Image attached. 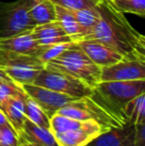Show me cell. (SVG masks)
<instances>
[{
	"label": "cell",
	"mask_w": 145,
	"mask_h": 146,
	"mask_svg": "<svg viewBox=\"0 0 145 146\" xmlns=\"http://www.w3.org/2000/svg\"><path fill=\"white\" fill-rule=\"evenodd\" d=\"M95 8L99 21L81 40L97 41L115 50L123 59L145 62V37L130 25L123 13L117 11L109 0H101Z\"/></svg>",
	"instance_id": "6da1fadb"
},
{
	"label": "cell",
	"mask_w": 145,
	"mask_h": 146,
	"mask_svg": "<svg viewBox=\"0 0 145 146\" xmlns=\"http://www.w3.org/2000/svg\"><path fill=\"white\" fill-rule=\"evenodd\" d=\"M144 92L145 80L99 82L89 98L122 124H126L123 117L124 106Z\"/></svg>",
	"instance_id": "7a4b0ae2"
},
{
	"label": "cell",
	"mask_w": 145,
	"mask_h": 146,
	"mask_svg": "<svg viewBox=\"0 0 145 146\" xmlns=\"http://www.w3.org/2000/svg\"><path fill=\"white\" fill-rule=\"evenodd\" d=\"M50 129L60 146H87L109 127L95 120H77L56 113L50 118Z\"/></svg>",
	"instance_id": "3957f363"
},
{
	"label": "cell",
	"mask_w": 145,
	"mask_h": 146,
	"mask_svg": "<svg viewBox=\"0 0 145 146\" xmlns=\"http://www.w3.org/2000/svg\"><path fill=\"white\" fill-rule=\"evenodd\" d=\"M45 67L77 78L93 88L101 82V68L95 65L73 42L61 54L47 62Z\"/></svg>",
	"instance_id": "277c9868"
},
{
	"label": "cell",
	"mask_w": 145,
	"mask_h": 146,
	"mask_svg": "<svg viewBox=\"0 0 145 146\" xmlns=\"http://www.w3.org/2000/svg\"><path fill=\"white\" fill-rule=\"evenodd\" d=\"M37 0H16L0 2V39L29 33L36 24L29 15V9Z\"/></svg>",
	"instance_id": "5b68a950"
},
{
	"label": "cell",
	"mask_w": 145,
	"mask_h": 146,
	"mask_svg": "<svg viewBox=\"0 0 145 146\" xmlns=\"http://www.w3.org/2000/svg\"><path fill=\"white\" fill-rule=\"evenodd\" d=\"M44 68L38 57L0 50V69L19 85L32 84Z\"/></svg>",
	"instance_id": "8992f818"
},
{
	"label": "cell",
	"mask_w": 145,
	"mask_h": 146,
	"mask_svg": "<svg viewBox=\"0 0 145 146\" xmlns=\"http://www.w3.org/2000/svg\"><path fill=\"white\" fill-rule=\"evenodd\" d=\"M32 84L67 94L75 98L91 96L93 88L75 77L61 71L45 67Z\"/></svg>",
	"instance_id": "52a82bcc"
},
{
	"label": "cell",
	"mask_w": 145,
	"mask_h": 146,
	"mask_svg": "<svg viewBox=\"0 0 145 146\" xmlns=\"http://www.w3.org/2000/svg\"><path fill=\"white\" fill-rule=\"evenodd\" d=\"M57 113L77 120H95L109 128L124 125L107 110L95 104L89 96L75 98L61 108Z\"/></svg>",
	"instance_id": "ba28073f"
},
{
	"label": "cell",
	"mask_w": 145,
	"mask_h": 146,
	"mask_svg": "<svg viewBox=\"0 0 145 146\" xmlns=\"http://www.w3.org/2000/svg\"><path fill=\"white\" fill-rule=\"evenodd\" d=\"M20 87L30 98L40 106L50 118L56 114L61 108L75 100L70 96L34 84H21Z\"/></svg>",
	"instance_id": "9c48e42d"
},
{
	"label": "cell",
	"mask_w": 145,
	"mask_h": 146,
	"mask_svg": "<svg viewBox=\"0 0 145 146\" xmlns=\"http://www.w3.org/2000/svg\"><path fill=\"white\" fill-rule=\"evenodd\" d=\"M145 80V62L122 59L110 66L103 67L101 82Z\"/></svg>",
	"instance_id": "30bf717a"
},
{
	"label": "cell",
	"mask_w": 145,
	"mask_h": 146,
	"mask_svg": "<svg viewBox=\"0 0 145 146\" xmlns=\"http://www.w3.org/2000/svg\"><path fill=\"white\" fill-rule=\"evenodd\" d=\"M81 50L83 51L95 65L99 67H107L123 59V57L115 50L107 47V45L93 40H79L73 42Z\"/></svg>",
	"instance_id": "8fae6325"
},
{
	"label": "cell",
	"mask_w": 145,
	"mask_h": 146,
	"mask_svg": "<svg viewBox=\"0 0 145 146\" xmlns=\"http://www.w3.org/2000/svg\"><path fill=\"white\" fill-rule=\"evenodd\" d=\"M135 125L126 124L110 127L91 141L87 146H134Z\"/></svg>",
	"instance_id": "7c38bea8"
},
{
	"label": "cell",
	"mask_w": 145,
	"mask_h": 146,
	"mask_svg": "<svg viewBox=\"0 0 145 146\" xmlns=\"http://www.w3.org/2000/svg\"><path fill=\"white\" fill-rule=\"evenodd\" d=\"M45 46L39 45L31 36V32L23 33L9 38L0 39V50L10 51L23 55L40 57Z\"/></svg>",
	"instance_id": "4fadbf2b"
},
{
	"label": "cell",
	"mask_w": 145,
	"mask_h": 146,
	"mask_svg": "<svg viewBox=\"0 0 145 146\" xmlns=\"http://www.w3.org/2000/svg\"><path fill=\"white\" fill-rule=\"evenodd\" d=\"M33 39L42 46L72 43V38L66 33L57 21L35 26L31 31Z\"/></svg>",
	"instance_id": "5bb4252c"
},
{
	"label": "cell",
	"mask_w": 145,
	"mask_h": 146,
	"mask_svg": "<svg viewBox=\"0 0 145 146\" xmlns=\"http://www.w3.org/2000/svg\"><path fill=\"white\" fill-rule=\"evenodd\" d=\"M25 96V92L9 96L1 108V110L5 114L8 122L13 126V128L17 131L19 135L22 133L24 121L26 119L25 106H24Z\"/></svg>",
	"instance_id": "9a60e30c"
},
{
	"label": "cell",
	"mask_w": 145,
	"mask_h": 146,
	"mask_svg": "<svg viewBox=\"0 0 145 146\" xmlns=\"http://www.w3.org/2000/svg\"><path fill=\"white\" fill-rule=\"evenodd\" d=\"M20 137L39 146H60L50 128L39 126L27 118L24 121Z\"/></svg>",
	"instance_id": "2e32d148"
},
{
	"label": "cell",
	"mask_w": 145,
	"mask_h": 146,
	"mask_svg": "<svg viewBox=\"0 0 145 146\" xmlns=\"http://www.w3.org/2000/svg\"><path fill=\"white\" fill-rule=\"evenodd\" d=\"M55 8H56V21L72 38L73 42L81 40L83 36V33L75 20L72 10L59 5H55Z\"/></svg>",
	"instance_id": "e0dca14e"
},
{
	"label": "cell",
	"mask_w": 145,
	"mask_h": 146,
	"mask_svg": "<svg viewBox=\"0 0 145 146\" xmlns=\"http://www.w3.org/2000/svg\"><path fill=\"white\" fill-rule=\"evenodd\" d=\"M29 15L37 25L56 21V8L51 0H37L29 9Z\"/></svg>",
	"instance_id": "ac0fdd59"
},
{
	"label": "cell",
	"mask_w": 145,
	"mask_h": 146,
	"mask_svg": "<svg viewBox=\"0 0 145 146\" xmlns=\"http://www.w3.org/2000/svg\"><path fill=\"white\" fill-rule=\"evenodd\" d=\"M145 92L132 98L123 108V117L125 123L138 125L145 123Z\"/></svg>",
	"instance_id": "d6986e66"
},
{
	"label": "cell",
	"mask_w": 145,
	"mask_h": 146,
	"mask_svg": "<svg viewBox=\"0 0 145 146\" xmlns=\"http://www.w3.org/2000/svg\"><path fill=\"white\" fill-rule=\"evenodd\" d=\"M72 12H73V16H75V20H77V23H79V27L83 30V38L93 29V27H95V24L97 23V21H99V11H97L95 7V8H83V9H79V10H72Z\"/></svg>",
	"instance_id": "ffe728a7"
},
{
	"label": "cell",
	"mask_w": 145,
	"mask_h": 146,
	"mask_svg": "<svg viewBox=\"0 0 145 146\" xmlns=\"http://www.w3.org/2000/svg\"><path fill=\"white\" fill-rule=\"evenodd\" d=\"M25 116L35 124L44 128H50V117L40 108L37 102L26 94L25 96Z\"/></svg>",
	"instance_id": "44dd1931"
},
{
	"label": "cell",
	"mask_w": 145,
	"mask_h": 146,
	"mask_svg": "<svg viewBox=\"0 0 145 146\" xmlns=\"http://www.w3.org/2000/svg\"><path fill=\"white\" fill-rule=\"evenodd\" d=\"M117 11L131 13L140 17L145 16V0H109Z\"/></svg>",
	"instance_id": "7402d4cb"
},
{
	"label": "cell",
	"mask_w": 145,
	"mask_h": 146,
	"mask_svg": "<svg viewBox=\"0 0 145 146\" xmlns=\"http://www.w3.org/2000/svg\"><path fill=\"white\" fill-rule=\"evenodd\" d=\"M21 137L9 122L0 126V143L5 146H18Z\"/></svg>",
	"instance_id": "603a6c76"
},
{
	"label": "cell",
	"mask_w": 145,
	"mask_h": 146,
	"mask_svg": "<svg viewBox=\"0 0 145 146\" xmlns=\"http://www.w3.org/2000/svg\"><path fill=\"white\" fill-rule=\"evenodd\" d=\"M23 92V90L21 88L19 84L15 83L11 79L1 82L0 83V110H1L5 100L9 96H15V94H21Z\"/></svg>",
	"instance_id": "cb8c5ba5"
},
{
	"label": "cell",
	"mask_w": 145,
	"mask_h": 146,
	"mask_svg": "<svg viewBox=\"0 0 145 146\" xmlns=\"http://www.w3.org/2000/svg\"><path fill=\"white\" fill-rule=\"evenodd\" d=\"M55 5H59L70 10L83 8H95L101 0H51Z\"/></svg>",
	"instance_id": "d4e9b609"
},
{
	"label": "cell",
	"mask_w": 145,
	"mask_h": 146,
	"mask_svg": "<svg viewBox=\"0 0 145 146\" xmlns=\"http://www.w3.org/2000/svg\"><path fill=\"white\" fill-rule=\"evenodd\" d=\"M72 43H64V44H56V45L45 46L44 50H43L42 54L40 55L39 59H40L44 64H46L47 62L54 59L55 57H57L59 54H61L64 50H66L67 48H69Z\"/></svg>",
	"instance_id": "484cf974"
},
{
	"label": "cell",
	"mask_w": 145,
	"mask_h": 146,
	"mask_svg": "<svg viewBox=\"0 0 145 146\" xmlns=\"http://www.w3.org/2000/svg\"><path fill=\"white\" fill-rule=\"evenodd\" d=\"M134 146H145V123L135 125Z\"/></svg>",
	"instance_id": "4316f807"
},
{
	"label": "cell",
	"mask_w": 145,
	"mask_h": 146,
	"mask_svg": "<svg viewBox=\"0 0 145 146\" xmlns=\"http://www.w3.org/2000/svg\"><path fill=\"white\" fill-rule=\"evenodd\" d=\"M18 146H39V145H37L36 143L31 142V141L26 140V139H24V138H21V141H20V144L18 145Z\"/></svg>",
	"instance_id": "83f0119b"
},
{
	"label": "cell",
	"mask_w": 145,
	"mask_h": 146,
	"mask_svg": "<svg viewBox=\"0 0 145 146\" xmlns=\"http://www.w3.org/2000/svg\"><path fill=\"white\" fill-rule=\"evenodd\" d=\"M7 122H8V120H7V118H6L5 114H4L3 111L0 110V126L3 124H6Z\"/></svg>",
	"instance_id": "f1b7e54d"
},
{
	"label": "cell",
	"mask_w": 145,
	"mask_h": 146,
	"mask_svg": "<svg viewBox=\"0 0 145 146\" xmlns=\"http://www.w3.org/2000/svg\"><path fill=\"white\" fill-rule=\"evenodd\" d=\"M6 80H10V78L8 77V76L6 75V74L4 73L1 69H0V83L3 82V81H6Z\"/></svg>",
	"instance_id": "f546056e"
},
{
	"label": "cell",
	"mask_w": 145,
	"mask_h": 146,
	"mask_svg": "<svg viewBox=\"0 0 145 146\" xmlns=\"http://www.w3.org/2000/svg\"><path fill=\"white\" fill-rule=\"evenodd\" d=\"M0 146H5V145H3V144H1V143H0Z\"/></svg>",
	"instance_id": "4dcf8cb0"
}]
</instances>
